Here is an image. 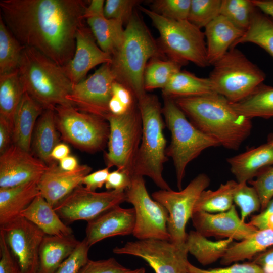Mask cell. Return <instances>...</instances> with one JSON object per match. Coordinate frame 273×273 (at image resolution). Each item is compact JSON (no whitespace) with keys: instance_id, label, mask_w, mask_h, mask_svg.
I'll return each instance as SVG.
<instances>
[{"instance_id":"6da1fadb","label":"cell","mask_w":273,"mask_h":273,"mask_svg":"<svg viewBox=\"0 0 273 273\" xmlns=\"http://www.w3.org/2000/svg\"><path fill=\"white\" fill-rule=\"evenodd\" d=\"M87 2L1 0L0 16L22 45L36 50L63 67L74 56L76 34L84 24Z\"/></svg>"},{"instance_id":"7a4b0ae2","label":"cell","mask_w":273,"mask_h":273,"mask_svg":"<svg viewBox=\"0 0 273 273\" xmlns=\"http://www.w3.org/2000/svg\"><path fill=\"white\" fill-rule=\"evenodd\" d=\"M174 100L195 127L226 149L238 150L251 133V119L217 93Z\"/></svg>"},{"instance_id":"3957f363","label":"cell","mask_w":273,"mask_h":273,"mask_svg":"<svg viewBox=\"0 0 273 273\" xmlns=\"http://www.w3.org/2000/svg\"><path fill=\"white\" fill-rule=\"evenodd\" d=\"M111 57L110 64L116 81L128 88L137 100L147 93L143 75L148 61L153 58L167 59L135 11L126 24L121 44Z\"/></svg>"},{"instance_id":"277c9868","label":"cell","mask_w":273,"mask_h":273,"mask_svg":"<svg viewBox=\"0 0 273 273\" xmlns=\"http://www.w3.org/2000/svg\"><path fill=\"white\" fill-rule=\"evenodd\" d=\"M17 70L24 92L44 110L72 106L67 97L73 84L62 66L39 51L25 47Z\"/></svg>"},{"instance_id":"5b68a950","label":"cell","mask_w":273,"mask_h":273,"mask_svg":"<svg viewBox=\"0 0 273 273\" xmlns=\"http://www.w3.org/2000/svg\"><path fill=\"white\" fill-rule=\"evenodd\" d=\"M137 101L142 120V135L132 175L149 177L160 189L171 190L162 175L164 164L168 158L162 107L153 94L146 93Z\"/></svg>"},{"instance_id":"8992f818","label":"cell","mask_w":273,"mask_h":273,"mask_svg":"<svg viewBox=\"0 0 273 273\" xmlns=\"http://www.w3.org/2000/svg\"><path fill=\"white\" fill-rule=\"evenodd\" d=\"M163 101L162 114L171 133L166 154L173 161L177 186L180 190L188 164L205 149L220 145L189 121L173 99L163 98Z\"/></svg>"},{"instance_id":"52a82bcc","label":"cell","mask_w":273,"mask_h":273,"mask_svg":"<svg viewBox=\"0 0 273 273\" xmlns=\"http://www.w3.org/2000/svg\"><path fill=\"white\" fill-rule=\"evenodd\" d=\"M139 9L149 17L158 30V42L168 59L183 66L189 62L200 67L210 65L207 59L205 36L201 29L188 20H171L151 9L140 6Z\"/></svg>"},{"instance_id":"ba28073f","label":"cell","mask_w":273,"mask_h":273,"mask_svg":"<svg viewBox=\"0 0 273 273\" xmlns=\"http://www.w3.org/2000/svg\"><path fill=\"white\" fill-rule=\"evenodd\" d=\"M213 66L209 78L215 92L231 103L245 98L266 77L261 69L235 48H231Z\"/></svg>"},{"instance_id":"9c48e42d","label":"cell","mask_w":273,"mask_h":273,"mask_svg":"<svg viewBox=\"0 0 273 273\" xmlns=\"http://www.w3.org/2000/svg\"><path fill=\"white\" fill-rule=\"evenodd\" d=\"M109 124L108 151L104 157L107 167L132 175L142 135V120L138 101L125 113H110L106 118Z\"/></svg>"},{"instance_id":"30bf717a","label":"cell","mask_w":273,"mask_h":273,"mask_svg":"<svg viewBox=\"0 0 273 273\" xmlns=\"http://www.w3.org/2000/svg\"><path fill=\"white\" fill-rule=\"evenodd\" d=\"M54 111L61 139L88 153L105 148L110 131L105 119L80 111L71 105L57 106Z\"/></svg>"},{"instance_id":"8fae6325","label":"cell","mask_w":273,"mask_h":273,"mask_svg":"<svg viewBox=\"0 0 273 273\" xmlns=\"http://www.w3.org/2000/svg\"><path fill=\"white\" fill-rule=\"evenodd\" d=\"M210 183L209 177L202 173L179 191L160 189L152 194V198L162 204L168 212L167 229L172 243L179 246L186 245L187 223L192 217L200 194Z\"/></svg>"},{"instance_id":"7c38bea8","label":"cell","mask_w":273,"mask_h":273,"mask_svg":"<svg viewBox=\"0 0 273 273\" xmlns=\"http://www.w3.org/2000/svg\"><path fill=\"white\" fill-rule=\"evenodd\" d=\"M125 192V201L131 204L135 211L132 235L138 240L170 241L167 229L168 212L162 204L150 196L143 176L132 175L130 184Z\"/></svg>"},{"instance_id":"4fadbf2b","label":"cell","mask_w":273,"mask_h":273,"mask_svg":"<svg viewBox=\"0 0 273 273\" xmlns=\"http://www.w3.org/2000/svg\"><path fill=\"white\" fill-rule=\"evenodd\" d=\"M113 252L140 257L155 273H189L186 245L179 246L168 240L148 239L127 242L114 248Z\"/></svg>"},{"instance_id":"5bb4252c","label":"cell","mask_w":273,"mask_h":273,"mask_svg":"<svg viewBox=\"0 0 273 273\" xmlns=\"http://www.w3.org/2000/svg\"><path fill=\"white\" fill-rule=\"evenodd\" d=\"M125 191L96 192L80 185L57 203L54 210L66 223L91 221L109 209L125 202Z\"/></svg>"},{"instance_id":"9a60e30c","label":"cell","mask_w":273,"mask_h":273,"mask_svg":"<svg viewBox=\"0 0 273 273\" xmlns=\"http://www.w3.org/2000/svg\"><path fill=\"white\" fill-rule=\"evenodd\" d=\"M0 231L20 273H38L39 249L46 235L21 216L0 226Z\"/></svg>"},{"instance_id":"2e32d148","label":"cell","mask_w":273,"mask_h":273,"mask_svg":"<svg viewBox=\"0 0 273 273\" xmlns=\"http://www.w3.org/2000/svg\"><path fill=\"white\" fill-rule=\"evenodd\" d=\"M115 80L110 64H103L88 78L73 85L67 99L79 111L106 120L110 113L109 103Z\"/></svg>"},{"instance_id":"e0dca14e","label":"cell","mask_w":273,"mask_h":273,"mask_svg":"<svg viewBox=\"0 0 273 273\" xmlns=\"http://www.w3.org/2000/svg\"><path fill=\"white\" fill-rule=\"evenodd\" d=\"M30 152L12 145L0 156V188L17 186L38 181L48 169Z\"/></svg>"},{"instance_id":"ac0fdd59","label":"cell","mask_w":273,"mask_h":273,"mask_svg":"<svg viewBox=\"0 0 273 273\" xmlns=\"http://www.w3.org/2000/svg\"><path fill=\"white\" fill-rule=\"evenodd\" d=\"M191 219L195 230L207 238L240 241L249 238L258 230L241 219L234 205L222 212H195Z\"/></svg>"},{"instance_id":"d6986e66","label":"cell","mask_w":273,"mask_h":273,"mask_svg":"<svg viewBox=\"0 0 273 273\" xmlns=\"http://www.w3.org/2000/svg\"><path fill=\"white\" fill-rule=\"evenodd\" d=\"M111 61V56L100 49L90 28L84 24L77 31L72 59L62 67L74 85L84 80L89 70L96 66Z\"/></svg>"},{"instance_id":"ffe728a7","label":"cell","mask_w":273,"mask_h":273,"mask_svg":"<svg viewBox=\"0 0 273 273\" xmlns=\"http://www.w3.org/2000/svg\"><path fill=\"white\" fill-rule=\"evenodd\" d=\"M135 221L133 208L115 206L87 222L84 239L90 247L107 238L132 234Z\"/></svg>"},{"instance_id":"44dd1931","label":"cell","mask_w":273,"mask_h":273,"mask_svg":"<svg viewBox=\"0 0 273 273\" xmlns=\"http://www.w3.org/2000/svg\"><path fill=\"white\" fill-rule=\"evenodd\" d=\"M104 5L103 0L89 1L84 18L99 47L112 56L122 42L124 29L121 21L105 16Z\"/></svg>"},{"instance_id":"7402d4cb","label":"cell","mask_w":273,"mask_h":273,"mask_svg":"<svg viewBox=\"0 0 273 273\" xmlns=\"http://www.w3.org/2000/svg\"><path fill=\"white\" fill-rule=\"evenodd\" d=\"M92 168L87 165H79L73 171L61 169L55 162L38 181L40 194L53 207L80 185L83 178Z\"/></svg>"},{"instance_id":"603a6c76","label":"cell","mask_w":273,"mask_h":273,"mask_svg":"<svg viewBox=\"0 0 273 273\" xmlns=\"http://www.w3.org/2000/svg\"><path fill=\"white\" fill-rule=\"evenodd\" d=\"M226 161L237 181L247 183L273 165V145L267 142L228 158Z\"/></svg>"},{"instance_id":"cb8c5ba5","label":"cell","mask_w":273,"mask_h":273,"mask_svg":"<svg viewBox=\"0 0 273 273\" xmlns=\"http://www.w3.org/2000/svg\"><path fill=\"white\" fill-rule=\"evenodd\" d=\"M244 32L221 15L210 22L204 32L209 65H213L220 60Z\"/></svg>"},{"instance_id":"d4e9b609","label":"cell","mask_w":273,"mask_h":273,"mask_svg":"<svg viewBox=\"0 0 273 273\" xmlns=\"http://www.w3.org/2000/svg\"><path fill=\"white\" fill-rule=\"evenodd\" d=\"M43 111L36 101L24 93L14 118L13 145L30 152L34 128Z\"/></svg>"},{"instance_id":"484cf974","label":"cell","mask_w":273,"mask_h":273,"mask_svg":"<svg viewBox=\"0 0 273 273\" xmlns=\"http://www.w3.org/2000/svg\"><path fill=\"white\" fill-rule=\"evenodd\" d=\"M39 194L38 181L0 188V226L20 216Z\"/></svg>"},{"instance_id":"4316f807","label":"cell","mask_w":273,"mask_h":273,"mask_svg":"<svg viewBox=\"0 0 273 273\" xmlns=\"http://www.w3.org/2000/svg\"><path fill=\"white\" fill-rule=\"evenodd\" d=\"M20 216L33 223L46 235L64 236L73 234L72 229L62 220L47 201L38 195Z\"/></svg>"},{"instance_id":"83f0119b","label":"cell","mask_w":273,"mask_h":273,"mask_svg":"<svg viewBox=\"0 0 273 273\" xmlns=\"http://www.w3.org/2000/svg\"><path fill=\"white\" fill-rule=\"evenodd\" d=\"M80 242L73 234L64 236L46 235L39 249L38 273H54Z\"/></svg>"},{"instance_id":"f1b7e54d","label":"cell","mask_w":273,"mask_h":273,"mask_svg":"<svg viewBox=\"0 0 273 273\" xmlns=\"http://www.w3.org/2000/svg\"><path fill=\"white\" fill-rule=\"evenodd\" d=\"M59 143L60 139L55 111L44 110L34 128L31 149L37 158L50 166L55 162L51 155L53 149Z\"/></svg>"},{"instance_id":"f546056e","label":"cell","mask_w":273,"mask_h":273,"mask_svg":"<svg viewBox=\"0 0 273 273\" xmlns=\"http://www.w3.org/2000/svg\"><path fill=\"white\" fill-rule=\"evenodd\" d=\"M163 98H190L217 93L208 78H201L186 70H180L162 89Z\"/></svg>"},{"instance_id":"4dcf8cb0","label":"cell","mask_w":273,"mask_h":273,"mask_svg":"<svg viewBox=\"0 0 273 273\" xmlns=\"http://www.w3.org/2000/svg\"><path fill=\"white\" fill-rule=\"evenodd\" d=\"M273 247V230H257L249 238L234 242L220 259L222 265L252 260L257 254Z\"/></svg>"},{"instance_id":"1f68e13d","label":"cell","mask_w":273,"mask_h":273,"mask_svg":"<svg viewBox=\"0 0 273 273\" xmlns=\"http://www.w3.org/2000/svg\"><path fill=\"white\" fill-rule=\"evenodd\" d=\"M233 242L232 239L212 241L196 230H192L187 234L186 244L188 252L199 263L208 265L220 260Z\"/></svg>"},{"instance_id":"d6a6232c","label":"cell","mask_w":273,"mask_h":273,"mask_svg":"<svg viewBox=\"0 0 273 273\" xmlns=\"http://www.w3.org/2000/svg\"><path fill=\"white\" fill-rule=\"evenodd\" d=\"M231 105L239 114L250 119L273 117V86L262 83L245 98Z\"/></svg>"},{"instance_id":"836d02e7","label":"cell","mask_w":273,"mask_h":273,"mask_svg":"<svg viewBox=\"0 0 273 273\" xmlns=\"http://www.w3.org/2000/svg\"><path fill=\"white\" fill-rule=\"evenodd\" d=\"M257 10L256 8L249 27L232 48L240 43H253L264 49L273 58V18Z\"/></svg>"},{"instance_id":"e575fe53","label":"cell","mask_w":273,"mask_h":273,"mask_svg":"<svg viewBox=\"0 0 273 273\" xmlns=\"http://www.w3.org/2000/svg\"><path fill=\"white\" fill-rule=\"evenodd\" d=\"M24 93L17 70L0 75V117L7 120L12 127Z\"/></svg>"},{"instance_id":"d590c367","label":"cell","mask_w":273,"mask_h":273,"mask_svg":"<svg viewBox=\"0 0 273 273\" xmlns=\"http://www.w3.org/2000/svg\"><path fill=\"white\" fill-rule=\"evenodd\" d=\"M238 184L237 181L229 180L215 190H205L196 203L194 212L215 213L229 210L234 205V194Z\"/></svg>"},{"instance_id":"8d00e7d4","label":"cell","mask_w":273,"mask_h":273,"mask_svg":"<svg viewBox=\"0 0 273 273\" xmlns=\"http://www.w3.org/2000/svg\"><path fill=\"white\" fill-rule=\"evenodd\" d=\"M180 63L169 59L153 58L148 62L144 73L146 92L164 88L172 76L181 70Z\"/></svg>"},{"instance_id":"74e56055","label":"cell","mask_w":273,"mask_h":273,"mask_svg":"<svg viewBox=\"0 0 273 273\" xmlns=\"http://www.w3.org/2000/svg\"><path fill=\"white\" fill-rule=\"evenodd\" d=\"M25 47L10 31L0 16V75L18 69Z\"/></svg>"},{"instance_id":"f35d334b","label":"cell","mask_w":273,"mask_h":273,"mask_svg":"<svg viewBox=\"0 0 273 273\" xmlns=\"http://www.w3.org/2000/svg\"><path fill=\"white\" fill-rule=\"evenodd\" d=\"M256 9L252 0H222L220 15L245 31Z\"/></svg>"},{"instance_id":"ab89813d","label":"cell","mask_w":273,"mask_h":273,"mask_svg":"<svg viewBox=\"0 0 273 273\" xmlns=\"http://www.w3.org/2000/svg\"><path fill=\"white\" fill-rule=\"evenodd\" d=\"M222 0H191L188 20L201 29L220 15Z\"/></svg>"},{"instance_id":"60d3db41","label":"cell","mask_w":273,"mask_h":273,"mask_svg":"<svg viewBox=\"0 0 273 273\" xmlns=\"http://www.w3.org/2000/svg\"><path fill=\"white\" fill-rule=\"evenodd\" d=\"M234 203L239 207L240 217L244 221L251 214L261 208V201L256 190L247 183H238L234 194Z\"/></svg>"},{"instance_id":"b9f144b4","label":"cell","mask_w":273,"mask_h":273,"mask_svg":"<svg viewBox=\"0 0 273 273\" xmlns=\"http://www.w3.org/2000/svg\"><path fill=\"white\" fill-rule=\"evenodd\" d=\"M191 0H155L151 10L167 19L181 21L188 19Z\"/></svg>"},{"instance_id":"7bdbcfd3","label":"cell","mask_w":273,"mask_h":273,"mask_svg":"<svg viewBox=\"0 0 273 273\" xmlns=\"http://www.w3.org/2000/svg\"><path fill=\"white\" fill-rule=\"evenodd\" d=\"M140 3L136 0H106L104 14L108 19L121 21L127 24L134 12V7Z\"/></svg>"},{"instance_id":"ee69618b","label":"cell","mask_w":273,"mask_h":273,"mask_svg":"<svg viewBox=\"0 0 273 273\" xmlns=\"http://www.w3.org/2000/svg\"><path fill=\"white\" fill-rule=\"evenodd\" d=\"M90 247L84 239L74 251L57 268L54 273H79L89 260Z\"/></svg>"},{"instance_id":"f6af8a7d","label":"cell","mask_w":273,"mask_h":273,"mask_svg":"<svg viewBox=\"0 0 273 273\" xmlns=\"http://www.w3.org/2000/svg\"><path fill=\"white\" fill-rule=\"evenodd\" d=\"M248 183L256 190L263 210L273 199V166L266 168Z\"/></svg>"},{"instance_id":"bcb514c9","label":"cell","mask_w":273,"mask_h":273,"mask_svg":"<svg viewBox=\"0 0 273 273\" xmlns=\"http://www.w3.org/2000/svg\"><path fill=\"white\" fill-rule=\"evenodd\" d=\"M188 268L189 273H264L262 269L252 261L207 269L199 268L189 263Z\"/></svg>"},{"instance_id":"7dc6e473","label":"cell","mask_w":273,"mask_h":273,"mask_svg":"<svg viewBox=\"0 0 273 273\" xmlns=\"http://www.w3.org/2000/svg\"><path fill=\"white\" fill-rule=\"evenodd\" d=\"M131 271L111 257L97 261L89 259L79 273H130Z\"/></svg>"},{"instance_id":"c3c4849f","label":"cell","mask_w":273,"mask_h":273,"mask_svg":"<svg viewBox=\"0 0 273 273\" xmlns=\"http://www.w3.org/2000/svg\"><path fill=\"white\" fill-rule=\"evenodd\" d=\"M0 273H20L18 266L13 257L0 231Z\"/></svg>"},{"instance_id":"681fc988","label":"cell","mask_w":273,"mask_h":273,"mask_svg":"<svg viewBox=\"0 0 273 273\" xmlns=\"http://www.w3.org/2000/svg\"><path fill=\"white\" fill-rule=\"evenodd\" d=\"M248 223L258 230H273V199L259 214L252 216Z\"/></svg>"},{"instance_id":"f907efd6","label":"cell","mask_w":273,"mask_h":273,"mask_svg":"<svg viewBox=\"0 0 273 273\" xmlns=\"http://www.w3.org/2000/svg\"><path fill=\"white\" fill-rule=\"evenodd\" d=\"M130 181L129 174L117 169L109 173L105 185L108 190L125 191L129 187Z\"/></svg>"},{"instance_id":"816d5d0a","label":"cell","mask_w":273,"mask_h":273,"mask_svg":"<svg viewBox=\"0 0 273 273\" xmlns=\"http://www.w3.org/2000/svg\"><path fill=\"white\" fill-rule=\"evenodd\" d=\"M109 173V168L106 167L89 173L83 178L82 185L89 191H96L98 188H101L105 185Z\"/></svg>"},{"instance_id":"f5cc1de1","label":"cell","mask_w":273,"mask_h":273,"mask_svg":"<svg viewBox=\"0 0 273 273\" xmlns=\"http://www.w3.org/2000/svg\"><path fill=\"white\" fill-rule=\"evenodd\" d=\"M112 94L128 108L137 100L128 88L116 80L112 84Z\"/></svg>"},{"instance_id":"db71d44e","label":"cell","mask_w":273,"mask_h":273,"mask_svg":"<svg viewBox=\"0 0 273 273\" xmlns=\"http://www.w3.org/2000/svg\"><path fill=\"white\" fill-rule=\"evenodd\" d=\"M13 145V127L0 117V153L2 154Z\"/></svg>"},{"instance_id":"11a10c76","label":"cell","mask_w":273,"mask_h":273,"mask_svg":"<svg viewBox=\"0 0 273 273\" xmlns=\"http://www.w3.org/2000/svg\"><path fill=\"white\" fill-rule=\"evenodd\" d=\"M264 273H273V247L257 254L252 260Z\"/></svg>"},{"instance_id":"9f6ffc18","label":"cell","mask_w":273,"mask_h":273,"mask_svg":"<svg viewBox=\"0 0 273 273\" xmlns=\"http://www.w3.org/2000/svg\"><path fill=\"white\" fill-rule=\"evenodd\" d=\"M70 152V148L67 145L59 143L53 149L51 156L54 160L60 161L69 156Z\"/></svg>"},{"instance_id":"6f0895ef","label":"cell","mask_w":273,"mask_h":273,"mask_svg":"<svg viewBox=\"0 0 273 273\" xmlns=\"http://www.w3.org/2000/svg\"><path fill=\"white\" fill-rule=\"evenodd\" d=\"M109 108L111 113L120 115L125 113L130 108H127L117 98L112 96L109 103Z\"/></svg>"},{"instance_id":"680465c9","label":"cell","mask_w":273,"mask_h":273,"mask_svg":"<svg viewBox=\"0 0 273 273\" xmlns=\"http://www.w3.org/2000/svg\"><path fill=\"white\" fill-rule=\"evenodd\" d=\"M79 166L76 158L73 156L69 155L61 160L59 161V167L67 171H71L75 170Z\"/></svg>"},{"instance_id":"91938a15","label":"cell","mask_w":273,"mask_h":273,"mask_svg":"<svg viewBox=\"0 0 273 273\" xmlns=\"http://www.w3.org/2000/svg\"><path fill=\"white\" fill-rule=\"evenodd\" d=\"M252 2L258 10L273 18V0H252Z\"/></svg>"},{"instance_id":"94428289","label":"cell","mask_w":273,"mask_h":273,"mask_svg":"<svg viewBox=\"0 0 273 273\" xmlns=\"http://www.w3.org/2000/svg\"><path fill=\"white\" fill-rule=\"evenodd\" d=\"M130 273H145V269L144 267L132 270Z\"/></svg>"},{"instance_id":"6125c7cd","label":"cell","mask_w":273,"mask_h":273,"mask_svg":"<svg viewBox=\"0 0 273 273\" xmlns=\"http://www.w3.org/2000/svg\"><path fill=\"white\" fill-rule=\"evenodd\" d=\"M268 143L273 145V136L270 137V138L268 141Z\"/></svg>"}]
</instances>
